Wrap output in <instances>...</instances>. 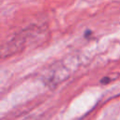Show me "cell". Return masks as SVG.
Listing matches in <instances>:
<instances>
[{"label": "cell", "mask_w": 120, "mask_h": 120, "mask_svg": "<svg viewBox=\"0 0 120 120\" xmlns=\"http://www.w3.org/2000/svg\"><path fill=\"white\" fill-rule=\"evenodd\" d=\"M109 81H110L109 78H103V79L101 80V82H102V83H108Z\"/></svg>", "instance_id": "6da1fadb"}]
</instances>
